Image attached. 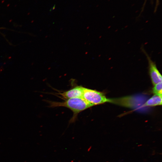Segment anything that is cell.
Wrapping results in <instances>:
<instances>
[{"mask_svg":"<svg viewBox=\"0 0 162 162\" xmlns=\"http://www.w3.org/2000/svg\"><path fill=\"white\" fill-rule=\"evenodd\" d=\"M49 103L50 107H64L71 110L73 115L70 122L75 121L79 113L92 107L82 98H70L62 102L49 101Z\"/></svg>","mask_w":162,"mask_h":162,"instance_id":"cell-1","label":"cell"},{"mask_svg":"<svg viewBox=\"0 0 162 162\" xmlns=\"http://www.w3.org/2000/svg\"><path fill=\"white\" fill-rule=\"evenodd\" d=\"M144 100L140 97L134 96L119 98H107V102L130 108H136L143 104Z\"/></svg>","mask_w":162,"mask_h":162,"instance_id":"cell-3","label":"cell"},{"mask_svg":"<svg viewBox=\"0 0 162 162\" xmlns=\"http://www.w3.org/2000/svg\"><path fill=\"white\" fill-rule=\"evenodd\" d=\"M84 87L80 86H77L72 88L59 94L65 100L74 98H82Z\"/></svg>","mask_w":162,"mask_h":162,"instance_id":"cell-5","label":"cell"},{"mask_svg":"<svg viewBox=\"0 0 162 162\" xmlns=\"http://www.w3.org/2000/svg\"><path fill=\"white\" fill-rule=\"evenodd\" d=\"M142 52L146 55L148 61V71L152 83L154 86L162 82V76L158 70L155 62H153L144 49L142 47Z\"/></svg>","mask_w":162,"mask_h":162,"instance_id":"cell-4","label":"cell"},{"mask_svg":"<svg viewBox=\"0 0 162 162\" xmlns=\"http://www.w3.org/2000/svg\"><path fill=\"white\" fill-rule=\"evenodd\" d=\"M82 98L92 107L104 104L107 101L103 92L84 87Z\"/></svg>","mask_w":162,"mask_h":162,"instance_id":"cell-2","label":"cell"},{"mask_svg":"<svg viewBox=\"0 0 162 162\" xmlns=\"http://www.w3.org/2000/svg\"><path fill=\"white\" fill-rule=\"evenodd\" d=\"M161 105L162 96L154 94L143 104L142 106H153Z\"/></svg>","mask_w":162,"mask_h":162,"instance_id":"cell-6","label":"cell"},{"mask_svg":"<svg viewBox=\"0 0 162 162\" xmlns=\"http://www.w3.org/2000/svg\"><path fill=\"white\" fill-rule=\"evenodd\" d=\"M152 92L155 95L162 96V82L154 86L152 88Z\"/></svg>","mask_w":162,"mask_h":162,"instance_id":"cell-7","label":"cell"}]
</instances>
